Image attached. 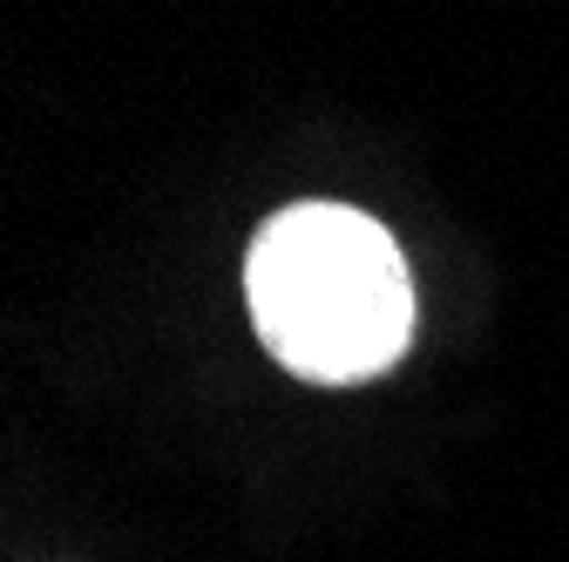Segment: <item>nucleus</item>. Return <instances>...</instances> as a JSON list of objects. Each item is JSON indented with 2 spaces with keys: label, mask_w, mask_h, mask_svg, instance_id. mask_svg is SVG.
Wrapping results in <instances>:
<instances>
[{
  "label": "nucleus",
  "mask_w": 569,
  "mask_h": 562,
  "mask_svg": "<svg viewBox=\"0 0 569 562\" xmlns=\"http://www.w3.org/2000/svg\"><path fill=\"white\" fill-rule=\"evenodd\" d=\"M244 299L264 353L312 387L380 380L413 339L407 258L352 203L278 210L251 238Z\"/></svg>",
  "instance_id": "obj_1"
}]
</instances>
